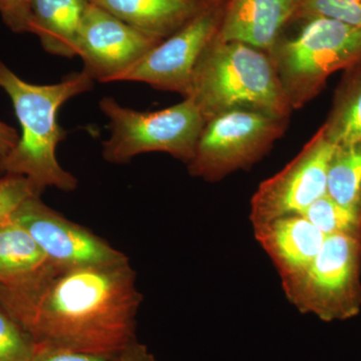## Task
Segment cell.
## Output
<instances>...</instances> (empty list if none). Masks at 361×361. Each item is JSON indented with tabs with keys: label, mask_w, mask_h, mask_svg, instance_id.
<instances>
[{
	"label": "cell",
	"mask_w": 361,
	"mask_h": 361,
	"mask_svg": "<svg viewBox=\"0 0 361 361\" xmlns=\"http://www.w3.org/2000/svg\"><path fill=\"white\" fill-rule=\"evenodd\" d=\"M161 40L90 4L78 32L77 56L92 80L120 82Z\"/></svg>",
	"instance_id": "8fae6325"
},
{
	"label": "cell",
	"mask_w": 361,
	"mask_h": 361,
	"mask_svg": "<svg viewBox=\"0 0 361 361\" xmlns=\"http://www.w3.org/2000/svg\"><path fill=\"white\" fill-rule=\"evenodd\" d=\"M298 0H227L218 39L269 52L295 16Z\"/></svg>",
	"instance_id": "4fadbf2b"
},
{
	"label": "cell",
	"mask_w": 361,
	"mask_h": 361,
	"mask_svg": "<svg viewBox=\"0 0 361 361\" xmlns=\"http://www.w3.org/2000/svg\"><path fill=\"white\" fill-rule=\"evenodd\" d=\"M11 218L30 233L56 267L115 264L129 259L87 228L45 205L40 196L26 198Z\"/></svg>",
	"instance_id": "30bf717a"
},
{
	"label": "cell",
	"mask_w": 361,
	"mask_h": 361,
	"mask_svg": "<svg viewBox=\"0 0 361 361\" xmlns=\"http://www.w3.org/2000/svg\"><path fill=\"white\" fill-rule=\"evenodd\" d=\"M92 87L94 80L85 71L70 73L58 84H30L0 59V89L11 99L21 128L16 146L0 157V176L25 178L37 196L49 187L75 191L77 178L56 158L59 144L68 135L59 123V111L68 99Z\"/></svg>",
	"instance_id": "7a4b0ae2"
},
{
	"label": "cell",
	"mask_w": 361,
	"mask_h": 361,
	"mask_svg": "<svg viewBox=\"0 0 361 361\" xmlns=\"http://www.w3.org/2000/svg\"><path fill=\"white\" fill-rule=\"evenodd\" d=\"M227 0H214L187 25L161 40L120 82H144L186 97L195 68L217 37Z\"/></svg>",
	"instance_id": "9c48e42d"
},
{
	"label": "cell",
	"mask_w": 361,
	"mask_h": 361,
	"mask_svg": "<svg viewBox=\"0 0 361 361\" xmlns=\"http://www.w3.org/2000/svg\"><path fill=\"white\" fill-rule=\"evenodd\" d=\"M301 216L325 236L361 234V218L330 199L326 194L311 204Z\"/></svg>",
	"instance_id": "d6986e66"
},
{
	"label": "cell",
	"mask_w": 361,
	"mask_h": 361,
	"mask_svg": "<svg viewBox=\"0 0 361 361\" xmlns=\"http://www.w3.org/2000/svg\"><path fill=\"white\" fill-rule=\"evenodd\" d=\"M90 4V0H30L28 32L37 35L52 56L75 58L78 32Z\"/></svg>",
	"instance_id": "9a60e30c"
},
{
	"label": "cell",
	"mask_w": 361,
	"mask_h": 361,
	"mask_svg": "<svg viewBox=\"0 0 361 361\" xmlns=\"http://www.w3.org/2000/svg\"><path fill=\"white\" fill-rule=\"evenodd\" d=\"M288 122L289 118L245 109L213 116L204 126L193 158L187 164L190 175L217 182L250 168L283 135Z\"/></svg>",
	"instance_id": "8992f818"
},
{
	"label": "cell",
	"mask_w": 361,
	"mask_h": 361,
	"mask_svg": "<svg viewBox=\"0 0 361 361\" xmlns=\"http://www.w3.org/2000/svg\"><path fill=\"white\" fill-rule=\"evenodd\" d=\"M20 134L11 126L0 121V157L6 156L18 144Z\"/></svg>",
	"instance_id": "d4e9b609"
},
{
	"label": "cell",
	"mask_w": 361,
	"mask_h": 361,
	"mask_svg": "<svg viewBox=\"0 0 361 361\" xmlns=\"http://www.w3.org/2000/svg\"><path fill=\"white\" fill-rule=\"evenodd\" d=\"M32 186L27 180H23V183L13 189V191L9 192L4 196L0 197V223L4 222L11 217L13 211L18 208V206L23 203L28 197L33 196ZM37 196V195H35Z\"/></svg>",
	"instance_id": "cb8c5ba5"
},
{
	"label": "cell",
	"mask_w": 361,
	"mask_h": 361,
	"mask_svg": "<svg viewBox=\"0 0 361 361\" xmlns=\"http://www.w3.org/2000/svg\"><path fill=\"white\" fill-rule=\"evenodd\" d=\"M326 18L361 28V0H298L294 18Z\"/></svg>",
	"instance_id": "44dd1931"
},
{
	"label": "cell",
	"mask_w": 361,
	"mask_h": 361,
	"mask_svg": "<svg viewBox=\"0 0 361 361\" xmlns=\"http://www.w3.org/2000/svg\"><path fill=\"white\" fill-rule=\"evenodd\" d=\"M54 266L25 228L11 217L0 223V290L30 286Z\"/></svg>",
	"instance_id": "2e32d148"
},
{
	"label": "cell",
	"mask_w": 361,
	"mask_h": 361,
	"mask_svg": "<svg viewBox=\"0 0 361 361\" xmlns=\"http://www.w3.org/2000/svg\"><path fill=\"white\" fill-rule=\"evenodd\" d=\"M30 0H0V14L11 32H28Z\"/></svg>",
	"instance_id": "603a6c76"
},
{
	"label": "cell",
	"mask_w": 361,
	"mask_h": 361,
	"mask_svg": "<svg viewBox=\"0 0 361 361\" xmlns=\"http://www.w3.org/2000/svg\"><path fill=\"white\" fill-rule=\"evenodd\" d=\"M32 337L0 305V361H32Z\"/></svg>",
	"instance_id": "7402d4cb"
},
{
	"label": "cell",
	"mask_w": 361,
	"mask_h": 361,
	"mask_svg": "<svg viewBox=\"0 0 361 361\" xmlns=\"http://www.w3.org/2000/svg\"><path fill=\"white\" fill-rule=\"evenodd\" d=\"M345 71L329 118L322 125L336 147L361 142V63Z\"/></svg>",
	"instance_id": "e0dca14e"
},
{
	"label": "cell",
	"mask_w": 361,
	"mask_h": 361,
	"mask_svg": "<svg viewBox=\"0 0 361 361\" xmlns=\"http://www.w3.org/2000/svg\"><path fill=\"white\" fill-rule=\"evenodd\" d=\"M142 295L130 260L59 268L25 288L0 290V305L37 344L118 355L137 343Z\"/></svg>",
	"instance_id": "6da1fadb"
},
{
	"label": "cell",
	"mask_w": 361,
	"mask_h": 361,
	"mask_svg": "<svg viewBox=\"0 0 361 361\" xmlns=\"http://www.w3.org/2000/svg\"><path fill=\"white\" fill-rule=\"evenodd\" d=\"M156 361H158V360H156Z\"/></svg>",
	"instance_id": "4316f807"
},
{
	"label": "cell",
	"mask_w": 361,
	"mask_h": 361,
	"mask_svg": "<svg viewBox=\"0 0 361 361\" xmlns=\"http://www.w3.org/2000/svg\"><path fill=\"white\" fill-rule=\"evenodd\" d=\"M121 20L165 39L193 20L214 0H90Z\"/></svg>",
	"instance_id": "5bb4252c"
},
{
	"label": "cell",
	"mask_w": 361,
	"mask_h": 361,
	"mask_svg": "<svg viewBox=\"0 0 361 361\" xmlns=\"http://www.w3.org/2000/svg\"><path fill=\"white\" fill-rule=\"evenodd\" d=\"M25 180V178L18 177V176H2L0 178V197L13 191Z\"/></svg>",
	"instance_id": "484cf974"
},
{
	"label": "cell",
	"mask_w": 361,
	"mask_h": 361,
	"mask_svg": "<svg viewBox=\"0 0 361 361\" xmlns=\"http://www.w3.org/2000/svg\"><path fill=\"white\" fill-rule=\"evenodd\" d=\"M253 229L256 240L276 268L285 293L305 274L326 237L301 215L278 218Z\"/></svg>",
	"instance_id": "7c38bea8"
},
{
	"label": "cell",
	"mask_w": 361,
	"mask_h": 361,
	"mask_svg": "<svg viewBox=\"0 0 361 361\" xmlns=\"http://www.w3.org/2000/svg\"><path fill=\"white\" fill-rule=\"evenodd\" d=\"M334 149L322 126L286 167L261 183L250 202L249 217L253 227L300 215L324 196Z\"/></svg>",
	"instance_id": "ba28073f"
},
{
	"label": "cell",
	"mask_w": 361,
	"mask_h": 361,
	"mask_svg": "<svg viewBox=\"0 0 361 361\" xmlns=\"http://www.w3.org/2000/svg\"><path fill=\"white\" fill-rule=\"evenodd\" d=\"M297 310L325 322L355 317L361 310V234L325 237L312 264L286 292Z\"/></svg>",
	"instance_id": "52a82bcc"
},
{
	"label": "cell",
	"mask_w": 361,
	"mask_h": 361,
	"mask_svg": "<svg viewBox=\"0 0 361 361\" xmlns=\"http://www.w3.org/2000/svg\"><path fill=\"white\" fill-rule=\"evenodd\" d=\"M99 108L109 118L110 139L103 142L104 160L127 164L141 154L167 153L189 163L207 122L189 97L156 111H140L121 106L114 97H104Z\"/></svg>",
	"instance_id": "5b68a950"
},
{
	"label": "cell",
	"mask_w": 361,
	"mask_h": 361,
	"mask_svg": "<svg viewBox=\"0 0 361 361\" xmlns=\"http://www.w3.org/2000/svg\"><path fill=\"white\" fill-rule=\"evenodd\" d=\"M144 344L135 343L118 355H97L35 343L32 361H156Z\"/></svg>",
	"instance_id": "ffe728a7"
},
{
	"label": "cell",
	"mask_w": 361,
	"mask_h": 361,
	"mask_svg": "<svg viewBox=\"0 0 361 361\" xmlns=\"http://www.w3.org/2000/svg\"><path fill=\"white\" fill-rule=\"evenodd\" d=\"M297 35L279 37L270 54L292 110L324 89L327 78L361 63V28L326 18H305Z\"/></svg>",
	"instance_id": "277c9868"
},
{
	"label": "cell",
	"mask_w": 361,
	"mask_h": 361,
	"mask_svg": "<svg viewBox=\"0 0 361 361\" xmlns=\"http://www.w3.org/2000/svg\"><path fill=\"white\" fill-rule=\"evenodd\" d=\"M186 97L206 121L245 109L289 118L292 110L267 51L216 37L195 68Z\"/></svg>",
	"instance_id": "3957f363"
},
{
	"label": "cell",
	"mask_w": 361,
	"mask_h": 361,
	"mask_svg": "<svg viewBox=\"0 0 361 361\" xmlns=\"http://www.w3.org/2000/svg\"><path fill=\"white\" fill-rule=\"evenodd\" d=\"M326 195L361 218V142L334 149L327 173Z\"/></svg>",
	"instance_id": "ac0fdd59"
}]
</instances>
